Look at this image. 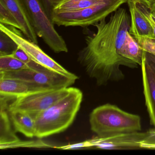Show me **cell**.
Listing matches in <instances>:
<instances>
[{
    "instance_id": "1",
    "label": "cell",
    "mask_w": 155,
    "mask_h": 155,
    "mask_svg": "<svg viewBox=\"0 0 155 155\" xmlns=\"http://www.w3.org/2000/svg\"><path fill=\"white\" fill-rule=\"evenodd\" d=\"M130 25L127 10L120 8L108 21L105 19L95 24L96 33L85 38L86 46L78 53V61L98 86L124 79L121 66L138 68V64L120 54Z\"/></svg>"
},
{
    "instance_id": "2",
    "label": "cell",
    "mask_w": 155,
    "mask_h": 155,
    "mask_svg": "<svg viewBox=\"0 0 155 155\" xmlns=\"http://www.w3.org/2000/svg\"><path fill=\"white\" fill-rule=\"evenodd\" d=\"M82 91L72 87L68 95L34 116L35 137H46L63 132L71 125L80 108Z\"/></svg>"
},
{
    "instance_id": "3",
    "label": "cell",
    "mask_w": 155,
    "mask_h": 155,
    "mask_svg": "<svg viewBox=\"0 0 155 155\" xmlns=\"http://www.w3.org/2000/svg\"><path fill=\"white\" fill-rule=\"evenodd\" d=\"M91 129L99 137L140 131L138 115L122 110L115 105L104 104L94 109L90 115Z\"/></svg>"
},
{
    "instance_id": "4",
    "label": "cell",
    "mask_w": 155,
    "mask_h": 155,
    "mask_svg": "<svg viewBox=\"0 0 155 155\" xmlns=\"http://www.w3.org/2000/svg\"><path fill=\"white\" fill-rule=\"evenodd\" d=\"M28 68L14 72H0V78H9L24 81L32 92L69 87L77 79L64 76L31 60Z\"/></svg>"
},
{
    "instance_id": "5",
    "label": "cell",
    "mask_w": 155,
    "mask_h": 155,
    "mask_svg": "<svg viewBox=\"0 0 155 155\" xmlns=\"http://www.w3.org/2000/svg\"><path fill=\"white\" fill-rule=\"evenodd\" d=\"M127 0H101L91 7L71 12H52L51 19L58 26L86 28L105 19Z\"/></svg>"
},
{
    "instance_id": "6",
    "label": "cell",
    "mask_w": 155,
    "mask_h": 155,
    "mask_svg": "<svg viewBox=\"0 0 155 155\" xmlns=\"http://www.w3.org/2000/svg\"><path fill=\"white\" fill-rule=\"evenodd\" d=\"M37 36L55 53L68 52L65 40L57 32L40 0H22Z\"/></svg>"
},
{
    "instance_id": "7",
    "label": "cell",
    "mask_w": 155,
    "mask_h": 155,
    "mask_svg": "<svg viewBox=\"0 0 155 155\" xmlns=\"http://www.w3.org/2000/svg\"><path fill=\"white\" fill-rule=\"evenodd\" d=\"M72 87L30 92L17 97L9 105V113L21 112L34 117L67 96Z\"/></svg>"
},
{
    "instance_id": "8",
    "label": "cell",
    "mask_w": 155,
    "mask_h": 155,
    "mask_svg": "<svg viewBox=\"0 0 155 155\" xmlns=\"http://www.w3.org/2000/svg\"><path fill=\"white\" fill-rule=\"evenodd\" d=\"M0 30L8 35L35 62L64 76L77 79L78 78L76 75L67 71L47 55L38 46V44L25 38L21 33V31L14 27L1 23H0Z\"/></svg>"
},
{
    "instance_id": "9",
    "label": "cell",
    "mask_w": 155,
    "mask_h": 155,
    "mask_svg": "<svg viewBox=\"0 0 155 155\" xmlns=\"http://www.w3.org/2000/svg\"><path fill=\"white\" fill-rule=\"evenodd\" d=\"M155 139V128L145 132L136 131L117 134L106 137H97L88 140L90 148L104 150L141 149V143Z\"/></svg>"
},
{
    "instance_id": "10",
    "label": "cell",
    "mask_w": 155,
    "mask_h": 155,
    "mask_svg": "<svg viewBox=\"0 0 155 155\" xmlns=\"http://www.w3.org/2000/svg\"><path fill=\"white\" fill-rule=\"evenodd\" d=\"M140 67L145 105L150 124L155 128V71L146 61L144 53Z\"/></svg>"
},
{
    "instance_id": "11",
    "label": "cell",
    "mask_w": 155,
    "mask_h": 155,
    "mask_svg": "<svg viewBox=\"0 0 155 155\" xmlns=\"http://www.w3.org/2000/svg\"><path fill=\"white\" fill-rule=\"evenodd\" d=\"M12 13L21 27L23 35L31 41L38 44V36L31 25L22 0H0Z\"/></svg>"
},
{
    "instance_id": "12",
    "label": "cell",
    "mask_w": 155,
    "mask_h": 155,
    "mask_svg": "<svg viewBox=\"0 0 155 155\" xmlns=\"http://www.w3.org/2000/svg\"><path fill=\"white\" fill-rule=\"evenodd\" d=\"M130 13V25L129 32L134 36L155 38L153 29L147 20L140 11L136 2L128 0Z\"/></svg>"
},
{
    "instance_id": "13",
    "label": "cell",
    "mask_w": 155,
    "mask_h": 155,
    "mask_svg": "<svg viewBox=\"0 0 155 155\" xmlns=\"http://www.w3.org/2000/svg\"><path fill=\"white\" fill-rule=\"evenodd\" d=\"M9 114L15 131L27 137H35V122L33 116L21 112H10Z\"/></svg>"
},
{
    "instance_id": "14",
    "label": "cell",
    "mask_w": 155,
    "mask_h": 155,
    "mask_svg": "<svg viewBox=\"0 0 155 155\" xmlns=\"http://www.w3.org/2000/svg\"><path fill=\"white\" fill-rule=\"evenodd\" d=\"M8 109L0 108V148L5 149L7 146L20 141L12 127Z\"/></svg>"
},
{
    "instance_id": "15",
    "label": "cell",
    "mask_w": 155,
    "mask_h": 155,
    "mask_svg": "<svg viewBox=\"0 0 155 155\" xmlns=\"http://www.w3.org/2000/svg\"><path fill=\"white\" fill-rule=\"evenodd\" d=\"M32 92L30 86L26 82L18 80L0 78V95L17 97Z\"/></svg>"
},
{
    "instance_id": "16",
    "label": "cell",
    "mask_w": 155,
    "mask_h": 155,
    "mask_svg": "<svg viewBox=\"0 0 155 155\" xmlns=\"http://www.w3.org/2000/svg\"><path fill=\"white\" fill-rule=\"evenodd\" d=\"M144 51L134 37L128 32L120 51V54L140 66L142 63Z\"/></svg>"
},
{
    "instance_id": "17",
    "label": "cell",
    "mask_w": 155,
    "mask_h": 155,
    "mask_svg": "<svg viewBox=\"0 0 155 155\" xmlns=\"http://www.w3.org/2000/svg\"><path fill=\"white\" fill-rule=\"evenodd\" d=\"M101 1V0H63L54 8L52 12L79 10L91 7Z\"/></svg>"
},
{
    "instance_id": "18",
    "label": "cell",
    "mask_w": 155,
    "mask_h": 155,
    "mask_svg": "<svg viewBox=\"0 0 155 155\" xmlns=\"http://www.w3.org/2000/svg\"><path fill=\"white\" fill-rule=\"evenodd\" d=\"M28 68L27 64L13 56L0 57V72H14Z\"/></svg>"
},
{
    "instance_id": "19",
    "label": "cell",
    "mask_w": 155,
    "mask_h": 155,
    "mask_svg": "<svg viewBox=\"0 0 155 155\" xmlns=\"http://www.w3.org/2000/svg\"><path fill=\"white\" fill-rule=\"evenodd\" d=\"M18 47L8 35L0 30V57L12 56Z\"/></svg>"
},
{
    "instance_id": "20",
    "label": "cell",
    "mask_w": 155,
    "mask_h": 155,
    "mask_svg": "<svg viewBox=\"0 0 155 155\" xmlns=\"http://www.w3.org/2000/svg\"><path fill=\"white\" fill-rule=\"evenodd\" d=\"M0 23L14 27L21 31V27L17 19L1 2H0Z\"/></svg>"
},
{
    "instance_id": "21",
    "label": "cell",
    "mask_w": 155,
    "mask_h": 155,
    "mask_svg": "<svg viewBox=\"0 0 155 155\" xmlns=\"http://www.w3.org/2000/svg\"><path fill=\"white\" fill-rule=\"evenodd\" d=\"M133 37L143 51L155 56V38L139 36Z\"/></svg>"
},
{
    "instance_id": "22",
    "label": "cell",
    "mask_w": 155,
    "mask_h": 155,
    "mask_svg": "<svg viewBox=\"0 0 155 155\" xmlns=\"http://www.w3.org/2000/svg\"><path fill=\"white\" fill-rule=\"evenodd\" d=\"M34 147L43 148L51 147H52L51 145L44 142L42 140H33V141H22L21 140L8 145L5 147V149L13 148L18 147Z\"/></svg>"
},
{
    "instance_id": "23",
    "label": "cell",
    "mask_w": 155,
    "mask_h": 155,
    "mask_svg": "<svg viewBox=\"0 0 155 155\" xmlns=\"http://www.w3.org/2000/svg\"><path fill=\"white\" fill-rule=\"evenodd\" d=\"M45 11L51 18L54 8L63 0H40Z\"/></svg>"
},
{
    "instance_id": "24",
    "label": "cell",
    "mask_w": 155,
    "mask_h": 155,
    "mask_svg": "<svg viewBox=\"0 0 155 155\" xmlns=\"http://www.w3.org/2000/svg\"><path fill=\"white\" fill-rule=\"evenodd\" d=\"M137 6L140 11L144 15V17L148 21L151 25L155 36V22L151 17L150 10L145 6H143L142 4H137Z\"/></svg>"
},
{
    "instance_id": "25",
    "label": "cell",
    "mask_w": 155,
    "mask_h": 155,
    "mask_svg": "<svg viewBox=\"0 0 155 155\" xmlns=\"http://www.w3.org/2000/svg\"><path fill=\"white\" fill-rule=\"evenodd\" d=\"M12 56L27 64L31 60V59L28 54L20 47L18 48Z\"/></svg>"
},
{
    "instance_id": "26",
    "label": "cell",
    "mask_w": 155,
    "mask_h": 155,
    "mask_svg": "<svg viewBox=\"0 0 155 155\" xmlns=\"http://www.w3.org/2000/svg\"><path fill=\"white\" fill-rule=\"evenodd\" d=\"M55 148L63 150L78 149L84 148H90V145L89 140H87L83 142L70 144V145L62 146V147H55Z\"/></svg>"
},
{
    "instance_id": "27",
    "label": "cell",
    "mask_w": 155,
    "mask_h": 155,
    "mask_svg": "<svg viewBox=\"0 0 155 155\" xmlns=\"http://www.w3.org/2000/svg\"><path fill=\"white\" fill-rule=\"evenodd\" d=\"M144 57L146 61L150 65L155 71V56L144 51Z\"/></svg>"
},
{
    "instance_id": "28",
    "label": "cell",
    "mask_w": 155,
    "mask_h": 155,
    "mask_svg": "<svg viewBox=\"0 0 155 155\" xmlns=\"http://www.w3.org/2000/svg\"><path fill=\"white\" fill-rule=\"evenodd\" d=\"M140 147L145 149L155 150V139L141 142Z\"/></svg>"
},
{
    "instance_id": "29",
    "label": "cell",
    "mask_w": 155,
    "mask_h": 155,
    "mask_svg": "<svg viewBox=\"0 0 155 155\" xmlns=\"http://www.w3.org/2000/svg\"><path fill=\"white\" fill-rule=\"evenodd\" d=\"M130 1L136 2L137 4H142L143 6H145L149 9L150 8L153 3L152 0H130Z\"/></svg>"
},
{
    "instance_id": "30",
    "label": "cell",
    "mask_w": 155,
    "mask_h": 155,
    "mask_svg": "<svg viewBox=\"0 0 155 155\" xmlns=\"http://www.w3.org/2000/svg\"><path fill=\"white\" fill-rule=\"evenodd\" d=\"M150 10L151 13L155 14V1L153 2V4H152V6H151V8L150 9Z\"/></svg>"
},
{
    "instance_id": "31",
    "label": "cell",
    "mask_w": 155,
    "mask_h": 155,
    "mask_svg": "<svg viewBox=\"0 0 155 155\" xmlns=\"http://www.w3.org/2000/svg\"><path fill=\"white\" fill-rule=\"evenodd\" d=\"M151 17H152V18H153V19L154 20V21L155 22V14H153V13H151Z\"/></svg>"
},
{
    "instance_id": "32",
    "label": "cell",
    "mask_w": 155,
    "mask_h": 155,
    "mask_svg": "<svg viewBox=\"0 0 155 155\" xmlns=\"http://www.w3.org/2000/svg\"><path fill=\"white\" fill-rule=\"evenodd\" d=\"M152 2H154L155 1V0H152Z\"/></svg>"
}]
</instances>
